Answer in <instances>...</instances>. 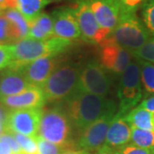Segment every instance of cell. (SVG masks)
Listing matches in <instances>:
<instances>
[{"instance_id":"1","label":"cell","mask_w":154,"mask_h":154,"mask_svg":"<svg viewBox=\"0 0 154 154\" xmlns=\"http://www.w3.org/2000/svg\"><path fill=\"white\" fill-rule=\"evenodd\" d=\"M65 102L67 114L72 124L80 129L86 128L105 116L116 115V105L113 100L80 90Z\"/></svg>"},{"instance_id":"2","label":"cell","mask_w":154,"mask_h":154,"mask_svg":"<svg viewBox=\"0 0 154 154\" xmlns=\"http://www.w3.org/2000/svg\"><path fill=\"white\" fill-rule=\"evenodd\" d=\"M71 45L72 40L58 37H53L47 40L27 37L11 45L12 61L8 68L20 70L25 65L40 57L59 55Z\"/></svg>"},{"instance_id":"3","label":"cell","mask_w":154,"mask_h":154,"mask_svg":"<svg viewBox=\"0 0 154 154\" xmlns=\"http://www.w3.org/2000/svg\"><path fill=\"white\" fill-rule=\"evenodd\" d=\"M151 33L135 13L121 14L119 22L106 40L134 52L150 39Z\"/></svg>"},{"instance_id":"4","label":"cell","mask_w":154,"mask_h":154,"mask_svg":"<svg viewBox=\"0 0 154 154\" xmlns=\"http://www.w3.org/2000/svg\"><path fill=\"white\" fill-rule=\"evenodd\" d=\"M81 69L74 63L59 64L42 87L46 101H66L78 90Z\"/></svg>"},{"instance_id":"5","label":"cell","mask_w":154,"mask_h":154,"mask_svg":"<svg viewBox=\"0 0 154 154\" xmlns=\"http://www.w3.org/2000/svg\"><path fill=\"white\" fill-rule=\"evenodd\" d=\"M37 135L57 145L71 142L72 122L67 111L59 107L43 111Z\"/></svg>"},{"instance_id":"6","label":"cell","mask_w":154,"mask_h":154,"mask_svg":"<svg viewBox=\"0 0 154 154\" xmlns=\"http://www.w3.org/2000/svg\"><path fill=\"white\" fill-rule=\"evenodd\" d=\"M119 99L118 116L124 117L142 98L140 67L138 62H131L122 74L117 87Z\"/></svg>"},{"instance_id":"7","label":"cell","mask_w":154,"mask_h":154,"mask_svg":"<svg viewBox=\"0 0 154 154\" xmlns=\"http://www.w3.org/2000/svg\"><path fill=\"white\" fill-rule=\"evenodd\" d=\"M112 82L105 69L96 61H90L81 70L78 90L106 97L110 93Z\"/></svg>"},{"instance_id":"8","label":"cell","mask_w":154,"mask_h":154,"mask_svg":"<svg viewBox=\"0 0 154 154\" xmlns=\"http://www.w3.org/2000/svg\"><path fill=\"white\" fill-rule=\"evenodd\" d=\"M42 113L41 108L9 110L5 123V132L35 137L38 134Z\"/></svg>"},{"instance_id":"9","label":"cell","mask_w":154,"mask_h":154,"mask_svg":"<svg viewBox=\"0 0 154 154\" xmlns=\"http://www.w3.org/2000/svg\"><path fill=\"white\" fill-rule=\"evenodd\" d=\"M82 38L90 43L101 44L109 37L110 31L105 30L99 25L87 0H78L72 8Z\"/></svg>"},{"instance_id":"10","label":"cell","mask_w":154,"mask_h":154,"mask_svg":"<svg viewBox=\"0 0 154 154\" xmlns=\"http://www.w3.org/2000/svg\"><path fill=\"white\" fill-rule=\"evenodd\" d=\"M115 116L114 114L105 116L82 129L77 140L78 149L89 152L99 151L105 145L108 128Z\"/></svg>"},{"instance_id":"11","label":"cell","mask_w":154,"mask_h":154,"mask_svg":"<svg viewBox=\"0 0 154 154\" xmlns=\"http://www.w3.org/2000/svg\"><path fill=\"white\" fill-rule=\"evenodd\" d=\"M100 62L102 67L116 75H121L132 60V52L105 39L101 44Z\"/></svg>"},{"instance_id":"12","label":"cell","mask_w":154,"mask_h":154,"mask_svg":"<svg viewBox=\"0 0 154 154\" xmlns=\"http://www.w3.org/2000/svg\"><path fill=\"white\" fill-rule=\"evenodd\" d=\"M57 57L50 56L40 57L25 65L20 71H22L30 85L42 88L51 73L59 65Z\"/></svg>"},{"instance_id":"13","label":"cell","mask_w":154,"mask_h":154,"mask_svg":"<svg viewBox=\"0 0 154 154\" xmlns=\"http://www.w3.org/2000/svg\"><path fill=\"white\" fill-rule=\"evenodd\" d=\"M54 37L73 40L80 38L82 33L72 8L62 7L52 12Z\"/></svg>"},{"instance_id":"14","label":"cell","mask_w":154,"mask_h":154,"mask_svg":"<svg viewBox=\"0 0 154 154\" xmlns=\"http://www.w3.org/2000/svg\"><path fill=\"white\" fill-rule=\"evenodd\" d=\"M94 17L102 28L112 32L121 17V10L114 0H87Z\"/></svg>"},{"instance_id":"15","label":"cell","mask_w":154,"mask_h":154,"mask_svg":"<svg viewBox=\"0 0 154 154\" xmlns=\"http://www.w3.org/2000/svg\"><path fill=\"white\" fill-rule=\"evenodd\" d=\"M46 99L40 88L31 87L22 94L0 99V104L7 110L42 108Z\"/></svg>"},{"instance_id":"16","label":"cell","mask_w":154,"mask_h":154,"mask_svg":"<svg viewBox=\"0 0 154 154\" xmlns=\"http://www.w3.org/2000/svg\"><path fill=\"white\" fill-rule=\"evenodd\" d=\"M31 87L20 70L8 68L0 74V99L22 94Z\"/></svg>"},{"instance_id":"17","label":"cell","mask_w":154,"mask_h":154,"mask_svg":"<svg viewBox=\"0 0 154 154\" xmlns=\"http://www.w3.org/2000/svg\"><path fill=\"white\" fill-rule=\"evenodd\" d=\"M131 140V128L124 117L116 114L110 122L105 139V146L117 149L125 146Z\"/></svg>"},{"instance_id":"18","label":"cell","mask_w":154,"mask_h":154,"mask_svg":"<svg viewBox=\"0 0 154 154\" xmlns=\"http://www.w3.org/2000/svg\"><path fill=\"white\" fill-rule=\"evenodd\" d=\"M29 38L38 40H47L54 37L53 20L51 15L41 13L33 22L29 24Z\"/></svg>"},{"instance_id":"19","label":"cell","mask_w":154,"mask_h":154,"mask_svg":"<svg viewBox=\"0 0 154 154\" xmlns=\"http://www.w3.org/2000/svg\"><path fill=\"white\" fill-rule=\"evenodd\" d=\"M125 121L131 124V127H134L145 130L154 131L153 115L152 112L145 110L138 106L130 110L125 116Z\"/></svg>"},{"instance_id":"20","label":"cell","mask_w":154,"mask_h":154,"mask_svg":"<svg viewBox=\"0 0 154 154\" xmlns=\"http://www.w3.org/2000/svg\"><path fill=\"white\" fill-rule=\"evenodd\" d=\"M3 15L11 22L17 42L28 37L29 33V23L22 14L17 11V9L5 11L3 12Z\"/></svg>"},{"instance_id":"21","label":"cell","mask_w":154,"mask_h":154,"mask_svg":"<svg viewBox=\"0 0 154 154\" xmlns=\"http://www.w3.org/2000/svg\"><path fill=\"white\" fill-rule=\"evenodd\" d=\"M17 11L30 24L42 13L50 0H17Z\"/></svg>"},{"instance_id":"22","label":"cell","mask_w":154,"mask_h":154,"mask_svg":"<svg viewBox=\"0 0 154 154\" xmlns=\"http://www.w3.org/2000/svg\"><path fill=\"white\" fill-rule=\"evenodd\" d=\"M35 140L38 146V154H63L69 151L78 149L74 141L63 145H57L45 140L38 135L35 136Z\"/></svg>"},{"instance_id":"23","label":"cell","mask_w":154,"mask_h":154,"mask_svg":"<svg viewBox=\"0 0 154 154\" xmlns=\"http://www.w3.org/2000/svg\"><path fill=\"white\" fill-rule=\"evenodd\" d=\"M131 141L136 146L151 150L154 147V131L131 127Z\"/></svg>"},{"instance_id":"24","label":"cell","mask_w":154,"mask_h":154,"mask_svg":"<svg viewBox=\"0 0 154 154\" xmlns=\"http://www.w3.org/2000/svg\"><path fill=\"white\" fill-rule=\"evenodd\" d=\"M140 67V78L146 93L154 94V63L138 60Z\"/></svg>"},{"instance_id":"25","label":"cell","mask_w":154,"mask_h":154,"mask_svg":"<svg viewBox=\"0 0 154 154\" xmlns=\"http://www.w3.org/2000/svg\"><path fill=\"white\" fill-rule=\"evenodd\" d=\"M7 133V132H6ZM16 139L18 145L22 149L23 154H38V146L35 137L27 136L17 133H10Z\"/></svg>"},{"instance_id":"26","label":"cell","mask_w":154,"mask_h":154,"mask_svg":"<svg viewBox=\"0 0 154 154\" xmlns=\"http://www.w3.org/2000/svg\"><path fill=\"white\" fill-rule=\"evenodd\" d=\"M17 43L11 22L3 14L0 15V45Z\"/></svg>"},{"instance_id":"27","label":"cell","mask_w":154,"mask_h":154,"mask_svg":"<svg viewBox=\"0 0 154 154\" xmlns=\"http://www.w3.org/2000/svg\"><path fill=\"white\" fill-rule=\"evenodd\" d=\"M141 14L145 26L154 36V0H147L141 7Z\"/></svg>"},{"instance_id":"28","label":"cell","mask_w":154,"mask_h":154,"mask_svg":"<svg viewBox=\"0 0 154 154\" xmlns=\"http://www.w3.org/2000/svg\"><path fill=\"white\" fill-rule=\"evenodd\" d=\"M132 55L137 60L154 63V38H150L140 49L133 52Z\"/></svg>"},{"instance_id":"29","label":"cell","mask_w":154,"mask_h":154,"mask_svg":"<svg viewBox=\"0 0 154 154\" xmlns=\"http://www.w3.org/2000/svg\"><path fill=\"white\" fill-rule=\"evenodd\" d=\"M121 10V14L136 13L147 0H114Z\"/></svg>"},{"instance_id":"30","label":"cell","mask_w":154,"mask_h":154,"mask_svg":"<svg viewBox=\"0 0 154 154\" xmlns=\"http://www.w3.org/2000/svg\"><path fill=\"white\" fill-rule=\"evenodd\" d=\"M12 61L11 45H0V70L10 66Z\"/></svg>"},{"instance_id":"31","label":"cell","mask_w":154,"mask_h":154,"mask_svg":"<svg viewBox=\"0 0 154 154\" xmlns=\"http://www.w3.org/2000/svg\"><path fill=\"white\" fill-rule=\"evenodd\" d=\"M118 154H152L151 150L141 148L134 145H125L116 149Z\"/></svg>"},{"instance_id":"32","label":"cell","mask_w":154,"mask_h":154,"mask_svg":"<svg viewBox=\"0 0 154 154\" xmlns=\"http://www.w3.org/2000/svg\"><path fill=\"white\" fill-rule=\"evenodd\" d=\"M17 0H0V11L5 12L8 10L17 9Z\"/></svg>"},{"instance_id":"33","label":"cell","mask_w":154,"mask_h":154,"mask_svg":"<svg viewBox=\"0 0 154 154\" xmlns=\"http://www.w3.org/2000/svg\"><path fill=\"white\" fill-rule=\"evenodd\" d=\"M139 106L152 113H154V96L144 99Z\"/></svg>"},{"instance_id":"34","label":"cell","mask_w":154,"mask_h":154,"mask_svg":"<svg viewBox=\"0 0 154 154\" xmlns=\"http://www.w3.org/2000/svg\"><path fill=\"white\" fill-rule=\"evenodd\" d=\"M0 154H13L11 146L2 140H0Z\"/></svg>"},{"instance_id":"35","label":"cell","mask_w":154,"mask_h":154,"mask_svg":"<svg viewBox=\"0 0 154 154\" xmlns=\"http://www.w3.org/2000/svg\"><path fill=\"white\" fill-rule=\"evenodd\" d=\"M95 154H118L116 149L110 148L109 146L104 145L101 148L99 149V151L96 152Z\"/></svg>"},{"instance_id":"36","label":"cell","mask_w":154,"mask_h":154,"mask_svg":"<svg viewBox=\"0 0 154 154\" xmlns=\"http://www.w3.org/2000/svg\"><path fill=\"white\" fill-rule=\"evenodd\" d=\"M63 154H91V152L85 151V150H82V149H75V150H71V151L66 152Z\"/></svg>"},{"instance_id":"37","label":"cell","mask_w":154,"mask_h":154,"mask_svg":"<svg viewBox=\"0 0 154 154\" xmlns=\"http://www.w3.org/2000/svg\"><path fill=\"white\" fill-rule=\"evenodd\" d=\"M7 113H8L7 109H6L5 106H3V105L0 104V119L5 121Z\"/></svg>"},{"instance_id":"38","label":"cell","mask_w":154,"mask_h":154,"mask_svg":"<svg viewBox=\"0 0 154 154\" xmlns=\"http://www.w3.org/2000/svg\"><path fill=\"white\" fill-rule=\"evenodd\" d=\"M5 121L0 119V135H2L5 132Z\"/></svg>"},{"instance_id":"39","label":"cell","mask_w":154,"mask_h":154,"mask_svg":"<svg viewBox=\"0 0 154 154\" xmlns=\"http://www.w3.org/2000/svg\"><path fill=\"white\" fill-rule=\"evenodd\" d=\"M13 154H23V153L22 152V153H13Z\"/></svg>"},{"instance_id":"40","label":"cell","mask_w":154,"mask_h":154,"mask_svg":"<svg viewBox=\"0 0 154 154\" xmlns=\"http://www.w3.org/2000/svg\"><path fill=\"white\" fill-rule=\"evenodd\" d=\"M152 115H153V121H154V113H152Z\"/></svg>"},{"instance_id":"41","label":"cell","mask_w":154,"mask_h":154,"mask_svg":"<svg viewBox=\"0 0 154 154\" xmlns=\"http://www.w3.org/2000/svg\"><path fill=\"white\" fill-rule=\"evenodd\" d=\"M1 14H3V13H2V12H0V15H1Z\"/></svg>"},{"instance_id":"42","label":"cell","mask_w":154,"mask_h":154,"mask_svg":"<svg viewBox=\"0 0 154 154\" xmlns=\"http://www.w3.org/2000/svg\"><path fill=\"white\" fill-rule=\"evenodd\" d=\"M153 153H154V147H153Z\"/></svg>"},{"instance_id":"43","label":"cell","mask_w":154,"mask_h":154,"mask_svg":"<svg viewBox=\"0 0 154 154\" xmlns=\"http://www.w3.org/2000/svg\"><path fill=\"white\" fill-rule=\"evenodd\" d=\"M0 12H1V11H0ZM2 13H3V12H2Z\"/></svg>"},{"instance_id":"44","label":"cell","mask_w":154,"mask_h":154,"mask_svg":"<svg viewBox=\"0 0 154 154\" xmlns=\"http://www.w3.org/2000/svg\"><path fill=\"white\" fill-rule=\"evenodd\" d=\"M153 154H154V153H153Z\"/></svg>"}]
</instances>
